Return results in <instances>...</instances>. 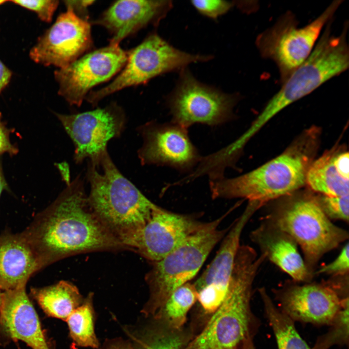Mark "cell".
Here are the masks:
<instances>
[{
    "label": "cell",
    "mask_w": 349,
    "mask_h": 349,
    "mask_svg": "<svg viewBox=\"0 0 349 349\" xmlns=\"http://www.w3.org/2000/svg\"><path fill=\"white\" fill-rule=\"evenodd\" d=\"M40 213L23 232L43 267L73 255L128 249L89 206L80 175Z\"/></svg>",
    "instance_id": "cell-1"
},
{
    "label": "cell",
    "mask_w": 349,
    "mask_h": 349,
    "mask_svg": "<svg viewBox=\"0 0 349 349\" xmlns=\"http://www.w3.org/2000/svg\"><path fill=\"white\" fill-rule=\"evenodd\" d=\"M266 259L251 246L240 245L224 301L184 349H241L253 339L257 327L250 305L253 285Z\"/></svg>",
    "instance_id": "cell-2"
},
{
    "label": "cell",
    "mask_w": 349,
    "mask_h": 349,
    "mask_svg": "<svg viewBox=\"0 0 349 349\" xmlns=\"http://www.w3.org/2000/svg\"><path fill=\"white\" fill-rule=\"evenodd\" d=\"M317 133L314 129L305 132L282 154L247 173L210 180L212 197L244 198L262 206L300 189L313 161Z\"/></svg>",
    "instance_id": "cell-3"
},
{
    "label": "cell",
    "mask_w": 349,
    "mask_h": 349,
    "mask_svg": "<svg viewBox=\"0 0 349 349\" xmlns=\"http://www.w3.org/2000/svg\"><path fill=\"white\" fill-rule=\"evenodd\" d=\"M86 178L90 206L120 241L142 227L159 206L121 174L107 150L89 159Z\"/></svg>",
    "instance_id": "cell-4"
},
{
    "label": "cell",
    "mask_w": 349,
    "mask_h": 349,
    "mask_svg": "<svg viewBox=\"0 0 349 349\" xmlns=\"http://www.w3.org/2000/svg\"><path fill=\"white\" fill-rule=\"evenodd\" d=\"M332 21L325 26L308 57L283 82L280 90L254 120L257 127L261 128L286 107L348 68V23H345L342 32L335 36L332 34Z\"/></svg>",
    "instance_id": "cell-5"
},
{
    "label": "cell",
    "mask_w": 349,
    "mask_h": 349,
    "mask_svg": "<svg viewBox=\"0 0 349 349\" xmlns=\"http://www.w3.org/2000/svg\"><path fill=\"white\" fill-rule=\"evenodd\" d=\"M229 213L212 221L207 228L154 262L145 276L149 296L141 311L144 317H152L173 291L196 275L212 250L228 231L230 227L223 230L218 227Z\"/></svg>",
    "instance_id": "cell-6"
},
{
    "label": "cell",
    "mask_w": 349,
    "mask_h": 349,
    "mask_svg": "<svg viewBox=\"0 0 349 349\" xmlns=\"http://www.w3.org/2000/svg\"><path fill=\"white\" fill-rule=\"evenodd\" d=\"M268 220L300 246L310 270L324 254L349 238L348 232L331 221L313 196L292 198L271 213Z\"/></svg>",
    "instance_id": "cell-7"
},
{
    "label": "cell",
    "mask_w": 349,
    "mask_h": 349,
    "mask_svg": "<svg viewBox=\"0 0 349 349\" xmlns=\"http://www.w3.org/2000/svg\"><path fill=\"white\" fill-rule=\"evenodd\" d=\"M212 58L210 55L180 50L153 32L127 51V62L112 81L100 89L90 91L85 100L95 107L105 97L123 89L144 84L160 75L182 70L191 63Z\"/></svg>",
    "instance_id": "cell-8"
},
{
    "label": "cell",
    "mask_w": 349,
    "mask_h": 349,
    "mask_svg": "<svg viewBox=\"0 0 349 349\" xmlns=\"http://www.w3.org/2000/svg\"><path fill=\"white\" fill-rule=\"evenodd\" d=\"M341 3L333 1L317 18L301 28L295 16L287 12L258 35L256 44L261 55L275 63L283 82L310 55L322 29Z\"/></svg>",
    "instance_id": "cell-9"
},
{
    "label": "cell",
    "mask_w": 349,
    "mask_h": 349,
    "mask_svg": "<svg viewBox=\"0 0 349 349\" xmlns=\"http://www.w3.org/2000/svg\"><path fill=\"white\" fill-rule=\"evenodd\" d=\"M238 98L201 82L184 69L168 105L173 122L187 129L196 123L216 126L231 119Z\"/></svg>",
    "instance_id": "cell-10"
},
{
    "label": "cell",
    "mask_w": 349,
    "mask_h": 349,
    "mask_svg": "<svg viewBox=\"0 0 349 349\" xmlns=\"http://www.w3.org/2000/svg\"><path fill=\"white\" fill-rule=\"evenodd\" d=\"M211 222H202L159 206L142 227L124 237L121 242L129 250L155 262L191 236L207 228Z\"/></svg>",
    "instance_id": "cell-11"
},
{
    "label": "cell",
    "mask_w": 349,
    "mask_h": 349,
    "mask_svg": "<svg viewBox=\"0 0 349 349\" xmlns=\"http://www.w3.org/2000/svg\"><path fill=\"white\" fill-rule=\"evenodd\" d=\"M127 58V51L117 44L89 51L55 71L59 95L70 105L80 106L91 89L121 71Z\"/></svg>",
    "instance_id": "cell-12"
},
{
    "label": "cell",
    "mask_w": 349,
    "mask_h": 349,
    "mask_svg": "<svg viewBox=\"0 0 349 349\" xmlns=\"http://www.w3.org/2000/svg\"><path fill=\"white\" fill-rule=\"evenodd\" d=\"M56 115L73 141L77 164L107 150L108 142L121 135L126 123L124 111L116 102L91 111Z\"/></svg>",
    "instance_id": "cell-13"
},
{
    "label": "cell",
    "mask_w": 349,
    "mask_h": 349,
    "mask_svg": "<svg viewBox=\"0 0 349 349\" xmlns=\"http://www.w3.org/2000/svg\"><path fill=\"white\" fill-rule=\"evenodd\" d=\"M93 47L90 23L67 9L38 39L30 55L35 63L62 68L90 51Z\"/></svg>",
    "instance_id": "cell-14"
},
{
    "label": "cell",
    "mask_w": 349,
    "mask_h": 349,
    "mask_svg": "<svg viewBox=\"0 0 349 349\" xmlns=\"http://www.w3.org/2000/svg\"><path fill=\"white\" fill-rule=\"evenodd\" d=\"M139 132L143 143L138 155L143 165L167 166L186 171L201 160L187 129L177 124L150 122L139 127Z\"/></svg>",
    "instance_id": "cell-15"
},
{
    "label": "cell",
    "mask_w": 349,
    "mask_h": 349,
    "mask_svg": "<svg viewBox=\"0 0 349 349\" xmlns=\"http://www.w3.org/2000/svg\"><path fill=\"white\" fill-rule=\"evenodd\" d=\"M275 295L280 310L293 321L317 325H330L347 299L342 300L326 283L289 285Z\"/></svg>",
    "instance_id": "cell-16"
},
{
    "label": "cell",
    "mask_w": 349,
    "mask_h": 349,
    "mask_svg": "<svg viewBox=\"0 0 349 349\" xmlns=\"http://www.w3.org/2000/svg\"><path fill=\"white\" fill-rule=\"evenodd\" d=\"M170 0H123L112 3L92 23L104 28L110 44L123 39L149 25H156L172 7Z\"/></svg>",
    "instance_id": "cell-17"
},
{
    "label": "cell",
    "mask_w": 349,
    "mask_h": 349,
    "mask_svg": "<svg viewBox=\"0 0 349 349\" xmlns=\"http://www.w3.org/2000/svg\"><path fill=\"white\" fill-rule=\"evenodd\" d=\"M0 328L11 339L21 340L32 349H49L25 286L3 292Z\"/></svg>",
    "instance_id": "cell-18"
},
{
    "label": "cell",
    "mask_w": 349,
    "mask_h": 349,
    "mask_svg": "<svg viewBox=\"0 0 349 349\" xmlns=\"http://www.w3.org/2000/svg\"><path fill=\"white\" fill-rule=\"evenodd\" d=\"M42 268L22 233L0 236V289L5 291L26 286L30 277Z\"/></svg>",
    "instance_id": "cell-19"
},
{
    "label": "cell",
    "mask_w": 349,
    "mask_h": 349,
    "mask_svg": "<svg viewBox=\"0 0 349 349\" xmlns=\"http://www.w3.org/2000/svg\"><path fill=\"white\" fill-rule=\"evenodd\" d=\"M251 237L260 248L261 254L293 280L310 281L311 271L299 253L297 244L289 235L268 223L253 231Z\"/></svg>",
    "instance_id": "cell-20"
},
{
    "label": "cell",
    "mask_w": 349,
    "mask_h": 349,
    "mask_svg": "<svg viewBox=\"0 0 349 349\" xmlns=\"http://www.w3.org/2000/svg\"><path fill=\"white\" fill-rule=\"evenodd\" d=\"M261 206L248 202L245 210L230 226L215 256L193 284L197 291L209 285L228 289L235 259L240 246L242 232L252 216Z\"/></svg>",
    "instance_id": "cell-21"
},
{
    "label": "cell",
    "mask_w": 349,
    "mask_h": 349,
    "mask_svg": "<svg viewBox=\"0 0 349 349\" xmlns=\"http://www.w3.org/2000/svg\"><path fill=\"white\" fill-rule=\"evenodd\" d=\"M148 323L124 326L134 349H184L193 338L183 330L169 328L151 318Z\"/></svg>",
    "instance_id": "cell-22"
},
{
    "label": "cell",
    "mask_w": 349,
    "mask_h": 349,
    "mask_svg": "<svg viewBox=\"0 0 349 349\" xmlns=\"http://www.w3.org/2000/svg\"><path fill=\"white\" fill-rule=\"evenodd\" d=\"M31 291L46 315L65 321L84 299L76 286L63 280L48 286L32 288Z\"/></svg>",
    "instance_id": "cell-23"
},
{
    "label": "cell",
    "mask_w": 349,
    "mask_h": 349,
    "mask_svg": "<svg viewBox=\"0 0 349 349\" xmlns=\"http://www.w3.org/2000/svg\"><path fill=\"white\" fill-rule=\"evenodd\" d=\"M335 149L325 152L309 166L306 183L313 191L328 196L349 195V180L338 173L333 163Z\"/></svg>",
    "instance_id": "cell-24"
},
{
    "label": "cell",
    "mask_w": 349,
    "mask_h": 349,
    "mask_svg": "<svg viewBox=\"0 0 349 349\" xmlns=\"http://www.w3.org/2000/svg\"><path fill=\"white\" fill-rule=\"evenodd\" d=\"M95 321L94 294L91 292L65 321L69 336L75 346L100 349V345L95 332Z\"/></svg>",
    "instance_id": "cell-25"
},
{
    "label": "cell",
    "mask_w": 349,
    "mask_h": 349,
    "mask_svg": "<svg viewBox=\"0 0 349 349\" xmlns=\"http://www.w3.org/2000/svg\"><path fill=\"white\" fill-rule=\"evenodd\" d=\"M197 301V291L194 285L187 283L173 291L150 318L169 328L181 329L186 321L189 311Z\"/></svg>",
    "instance_id": "cell-26"
},
{
    "label": "cell",
    "mask_w": 349,
    "mask_h": 349,
    "mask_svg": "<svg viewBox=\"0 0 349 349\" xmlns=\"http://www.w3.org/2000/svg\"><path fill=\"white\" fill-rule=\"evenodd\" d=\"M259 292L278 349H311L298 333L294 321L275 306L265 288Z\"/></svg>",
    "instance_id": "cell-27"
},
{
    "label": "cell",
    "mask_w": 349,
    "mask_h": 349,
    "mask_svg": "<svg viewBox=\"0 0 349 349\" xmlns=\"http://www.w3.org/2000/svg\"><path fill=\"white\" fill-rule=\"evenodd\" d=\"M329 331L319 337L312 349H329L334 345H344L349 342V299L331 323Z\"/></svg>",
    "instance_id": "cell-28"
},
{
    "label": "cell",
    "mask_w": 349,
    "mask_h": 349,
    "mask_svg": "<svg viewBox=\"0 0 349 349\" xmlns=\"http://www.w3.org/2000/svg\"><path fill=\"white\" fill-rule=\"evenodd\" d=\"M315 198L321 209L330 220L348 222L349 195L333 197L319 194Z\"/></svg>",
    "instance_id": "cell-29"
},
{
    "label": "cell",
    "mask_w": 349,
    "mask_h": 349,
    "mask_svg": "<svg viewBox=\"0 0 349 349\" xmlns=\"http://www.w3.org/2000/svg\"><path fill=\"white\" fill-rule=\"evenodd\" d=\"M191 3L201 14L213 19L226 14L236 5L234 1L222 0H192Z\"/></svg>",
    "instance_id": "cell-30"
},
{
    "label": "cell",
    "mask_w": 349,
    "mask_h": 349,
    "mask_svg": "<svg viewBox=\"0 0 349 349\" xmlns=\"http://www.w3.org/2000/svg\"><path fill=\"white\" fill-rule=\"evenodd\" d=\"M12 2L35 12L42 21L49 22L56 10L59 1L56 0H15Z\"/></svg>",
    "instance_id": "cell-31"
},
{
    "label": "cell",
    "mask_w": 349,
    "mask_h": 349,
    "mask_svg": "<svg viewBox=\"0 0 349 349\" xmlns=\"http://www.w3.org/2000/svg\"><path fill=\"white\" fill-rule=\"evenodd\" d=\"M349 243L344 245L338 256L332 262L320 267L316 274H327L334 277L348 275L349 270Z\"/></svg>",
    "instance_id": "cell-32"
},
{
    "label": "cell",
    "mask_w": 349,
    "mask_h": 349,
    "mask_svg": "<svg viewBox=\"0 0 349 349\" xmlns=\"http://www.w3.org/2000/svg\"><path fill=\"white\" fill-rule=\"evenodd\" d=\"M10 133V131L2 120L0 112V155L8 153L10 156H14L18 152L17 148L11 143Z\"/></svg>",
    "instance_id": "cell-33"
},
{
    "label": "cell",
    "mask_w": 349,
    "mask_h": 349,
    "mask_svg": "<svg viewBox=\"0 0 349 349\" xmlns=\"http://www.w3.org/2000/svg\"><path fill=\"white\" fill-rule=\"evenodd\" d=\"M94 0H65L64 1L67 9L71 10L80 18L88 21V7L92 5Z\"/></svg>",
    "instance_id": "cell-34"
},
{
    "label": "cell",
    "mask_w": 349,
    "mask_h": 349,
    "mask_svg": "<svg viewBox=\"0 0 349 349\" xmlns=\"http://www.w3.org/2000/svg\"><path fill=\"white\" fill-rule=\"evenodd\" d=\"M333 163L340 174L345 179L349 178V155L348 152L336 151Z\"/></svg>",
    "instance_id": "cell-35"
},
{
    "label": "cell",
    "mask_w": 349,
    "mask_h": 349,
    "mask_svg": "<svg viewBox=\"0 0 349 349\" xmlns=\"http://www.w3.org/2000/svg\"><path fill=\"white\" fill-rule=\"evenodd\" d=\"M99 349H134L129 341L122 337L106 339Z\"/></svg>",
    "instance_id": "cell-36"
},
{
    "label": "cell",
    "mask_w": 349,
    "mask_h": 349,
    "mask_svg": "<svg viewBox=\"0 0 349 349\" xmlns=\"http://www.w3.org/2000/svg\"><path fill=\"white\" fill-rule=\"evenodd\" d=\"M12 73L0 60V93L9 83Z\"/></svg>",
    "instance_id": "cell-37"
},
{
    "label": "cell",
    "mask_w": 349,
    "mask_h": 349,
    "mask_svg": "<svg viewBox=\"0 0 349 349\" xmlns=\"http://www.w3.org/2000/svg\"><path fill=\"white\" fill-rule=\"evenodd\" d=\"M7 190L8 186L3 174L1 159L0 158V196L3 190Z\"/></svg>",
    "instance_id": "cell-38"
},
{
    "label": "cell",
    "mask_w": 349,
    "mask_h": 349,
    "mask_svg": "<svg viewBox=\"0 0 349 349\" xmlns=\"http://www.w3.org/2000/svg\"><path fill=\"white\" fill-rule=\"evenodd\" d=\"M241 349H256L253 342V339H250L243 345Z\"/></svg>",
    "instance_id": "cell-39"
},
{
    "label": "cell",
    "mask_w": 349,
    "mask_h": 349,
    "mask_svg": "<svg viewBox=\"0 0 349 349\" xmlns=\"http://www.w3.org/2000/svg\"><path fill=\"white\" fill-rule=\"evenodd\" d=\"M2 295L3 292H1V290L0 289V311H1V307L2 305Z\"/></svg>",
    "instance_id": "cell-40"
},
{
    "label": "cell",
    "mask_w": 349,
    "mask_h": 349,
    "mask_svg": "<svg viewBox=\"0 0 349 349\" xmlns=\"http://www.w3.org/2000/svg\"><path fill=\"white\" fill-rule=\"evenodd\" d=\"M5 2V0H0V4H2L3 3H4Z\"/></svg>",
    "instance_id": "cell-41"
}]
</instances>
